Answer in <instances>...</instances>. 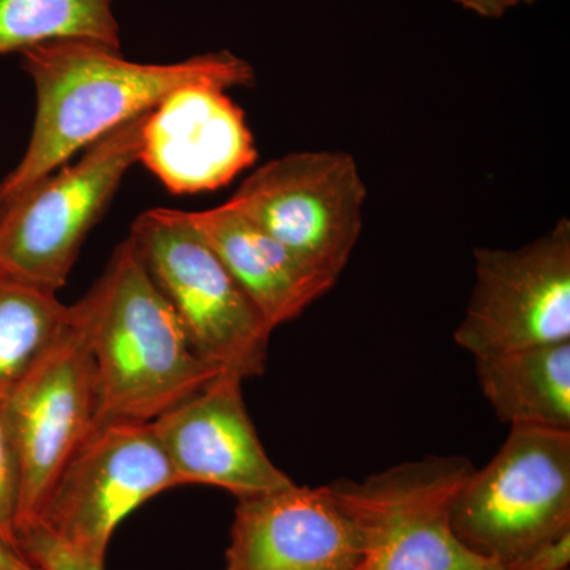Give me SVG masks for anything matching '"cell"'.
Here are the masks:
<instances>
[{"label": "cell", "mask_w": 570, "mask_h": 570, "mask_svg": "<svg viewBox=\"0 0 570 570\" xmlns=\"http://www.w3.org/2000/svg\"><path fill=\"white\" fill-rule=\"evenodd\" d=\"M360 569H362V568H360ZM360 569H358V570H360Z\"/></svg>", "instance_id": "23"}, {"label": "cell", "mask_w": 570, "mask_h": 570, "mask_svg": "<svg viewBox=\"0 0 570 570\" xmlns=\"http://www.w3.org/2000/svg\"><path fill=\"white\" fill-rule=\"evenodd\" d=\"M227 91L220 82H190L149 111L140 163L170 193H213L257 160L246 112Z\"/></svg>", "instance_id": "12"}, {"label": "cell", "mask_w": 570, "mask_h": 570, "mask_svg": "<svg viewBox=\"0 0 570 570\" xmlns=\"http://www.w3.org/2000/svg\"><path fill=\"white\" fill-rule=\"evenodd\" d=\"M22 557L40 570H105V561L96 560L56 538L40 523L18 534Z\"/></svg>", "instance_id": "18"}, {"label": "cell", "mask_w": 570, "mask_h": 570, "mask_svg": "<svg viewBox=\"0 0 570 570\" xmlns=\"http://www.w3.org/2000/svg\"><path fill=\"white\" fill-rule=\"evenodd\" d=\"M474 360L501 422L570 431V341Z\"/></svg>", "instance_id": "15"}, {"label": "cell", "mask_w": 570, "mask_h": 570, "mask_svg": "<svg viewBox=\"0 0 570 570\" xmlns=\"http://www.w3.org/2000/svg\"><path fill=\"white\" fill-rule=\"evenodd\" d=\"M455 343L474 358L570 341V220L517 249H474Z\"/></svg>", "instance_id": "9"}, {"label": "cell", "mask_w": 570, "mask_h": 570, "mask_svg": "<svg viewBox=\"0 0 570 570\" xmlns=\"http://www.w3.org/2000/svg\"><path fill=\"white\" fill-rule=\"evenodd\" d=\"M187 216L273 330L302 316L336 284L227 202Z\"/></svg>", "instance_id": "14"}, {"label": "cell", "mask_w": 570, "mask_h": 570, "mask_svg": "<svg viewBox=\"0 0 570 570\" xmlns=\"http://www.w3.org/2000/svg\"><path fill=\"white\" fill-rule=\"evenodd\" d=\"M243 382L236 374H219L200 392L153 420L178 487H216L246 499L294 485L258 438L243 396Z\"/></svg>", "instance_id": "11"}, {"label": "cell", "mask_w": 570, "mask_h": 570, "mask_svg": "<svg viewBox=\"0 0 570 570\" xmlns=\"http://www.w3.org/2000/svg\"><path fill=\"white\" fill-rule=\"evenodd\" d=\"M0 570H40L26 560L18 551L9 549L0 542Z\"/></svg>", "instance_id": "22"}, {"label": "cell", "mask_w": 570, "mask_h": 570, "mask_svg": "<svg viewBox=\"0 0 570 570\" xmlns=\"http://www.w3.org/2000/svg\"><path fill=\"white\" fill-rule=\"evenodd\" d=\"M453 2L469 13L478 14L483 20H499V18H504L509 11L519 9L521 6H531L538 0H453Z\"/></svg>", "instance_id": "21"}, {"label": "cell", "mask_w": 570, "mask_h": 570, "mask_svg": "<svg viewBox=\"0 0 570 570\" xmlns=\"http://www.w3.org/2000/svg\"><path fill=\"white\" fill-rule=\"evenodd\" d=\"M366 184L346 151H298L269 160L227 204L307 265L340 277L363 230Z\"/></svg>", "instance_id": "8"}, {"label": "cell", "mask_w": 570, "mask_h": 570, "mask_svg": "<svg viewBox=\"0 0 570 570\" xmlns=\"http://www.w3.org/2000/svg\"><path fill=\"white\" fill-rule=\"evenodd\" d=\"M149 111L85 149L0 209V272L58 294L89 232L102 219L124 176L140 163Z\"/></svg>", "instance_id": "5"}, {"label": "cell", "mask_w": 570, "mask_h": 570, "mask_svg": "<svg viewBox=\"0 0 570 570\" xmlns=\"http://www.w3.org/2000/svg\"><path fill=\"white\" fill-rule=\"evenodd\" d=\"M99 389V422H153L223 371L190 346L129 239L82 296Z\"/></svg>", "instance_id": "2"}, {"label": "cell", "mask_w": 570, "mask_h": 570, "mask_svg": "<svg viewBox=\"0 0 570 570\" xmlns=\"http://www.w3.org/2000/svg\"><path fill=\"white\" fill-rule=\"evenodd\" d=\"M466 456H425L367 475L335 480L333 494L363 546L360 570H501L459 539L453 499L472 471Z\"/></svg>", "instance_id": "6"}, {"label": "cell", "mask_w": 570, "mask_h": 570, "mask_svg": "<svg viewBox=\"0 0 570 570\" xmlns=\"http://www.w3.org/2000/svg\"><path fill=\"white\" fill-rule=\"evenodd\" d=\"M18 505L20 471L9 431L0 417V542L21 553L18 540Z\"/></svg>", "instance_id": "19"}, {"label": "cell", "mask_w": 570, "mask_h": 570, "mask_svg": "<svg viewBox=\"0 0 570 570\" xmlns=\"http://www.w3.org/2000/svg\"><path fill=\"white\" fill-rule=\"evenodd\" d=\"M362 538L328 485L238 499L224 570H358Z\"/></svg>", "instance_id": "13"}, {"label": "cell", "mask_w": 570, "mask_h": 570, "mask_svg": "<svg viewBox=\"0 0 570 570\" xmlns=\"http://www.w3.org/2000/svg\"><path fill=\"white\" fill-rule=\"evenodd\" d=\"M18 471V534L39 519L67 461L99 422V389L88 314L70 306L69 324L0 406Z\"/></svg>", "instance_id": "7"}, {"label": "cell", "mask_w": 570, "mask_h": 570, "mask_svg": "<svg viewBox=\"0 0 570 570\" xmlns=\"http://www.w3.org/2000/svg\"><path fill=\"white\" fill-rule=\"evenodd\" d=\"M69 318L58 294L0 272V406Z\"/></svg>", "instance_id": "16"}, {"label": "cell", "mask_w": 570, "mask_h": 570, "mask_svg": "<svg viewBox=\"0 0 570 570\" xmlns=\"http://www.w3.org/2000/svg\"><path fill=\"white\" fill-rule=\"evenodd\" d=\"M115 0H0V55L81 40L121 51Z\"/></svg>", "instance_id": "17"}, {"label": "cell", "mask_w": 570, "mask_h": 570, "mask_svg": "<svg viewBox=\"0 0 570 570\" xmlns=\"http://www.w3.org/2000/svg\"><path fill=\"white\" fill-rule=\"evenodd\" d=\"M450 521L469 550L501 570L570 534V431L510 426L493 460L461 483Z\"/></svg>", "instance_id": "4"}, {"label": "cell", "mask_w": 570, "mask_h": 570, "mask_svg": "<svg viewBox=\"0 0 570 570\" xmlns=\"http://www.w3.org/2000/svg\"><path fill=\"white\" fill-rule=\"evenodd\" d=\"M21 58L36 86V121L20 164L0 183V209L104 135L151 111L181 86L255 85L254 67L227 50L181 62L138 63L104 45L61 40L28 48Z\"/></svg>", "instance_id": "1"}, {"label": "cell", "mask_w": 570, "mask_h": 570, "mask_svg": "<svg viewBox=\"0 0 570 570\" xmlns=\"http://www.w3.org/2000/svg\"><path fill=\"white\" fill-rule=\"evenodd\" d=\"M175 487L151 422L100 423L67 461L36 523L105 561L122 520Z\"/></svg>", "instance_id": "10"}, {"label": "cell", "mask_w": 570, "mask_h": 570, "mask_svg": "<svg viewBox=\"0 0 570 570\" xmlns=\"http://www.w3.org/2000/svg\"><path fill=\"white\" fill-rule=\"evenodd\" d=\"M502 570H570V534L502 566Z\"/></svg>", "instance_id": "20"}, {"label": "cell", "mask_w": 570, "mask_h": 570, "mask_svg": "<svg viewBox=\"0 0 570 570\" xmlns=\"http://www.w3.org/2000/svg\"><path fill=\"white\" fill-rule=\"evenodd\" d=\"M127 239L194 351L216 370L243 381L262 376L275 330L187 212L149 209L137 217Z\"/></svg>", "instance_id": "3"}]
</instances>
